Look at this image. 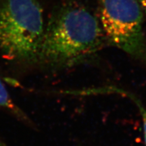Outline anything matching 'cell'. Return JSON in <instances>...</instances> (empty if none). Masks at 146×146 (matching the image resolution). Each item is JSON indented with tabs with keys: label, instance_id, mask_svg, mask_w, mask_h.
<instances>
[{
	"label": "cell",
	"instance_id": "6da1fadb",
	"mask_svg": "<svg viewBox=\"0 0 146 146\" xmlns=\"http://www.w3.org/2000/svg\"><path fill=\"white\" fill-rule=\"evenodd\" d=\"M107 43L98 18L81 5H66L45 27L36 63L70 68L91 60Z\"/></svg>",
	"mask_w": 146,
	"mask_h": 146
},
{
	"label": "cell",
	"instance_id": "7a4b0ae2",
	"mask_svg": "<svg viewBox=\"0 0 146 146\" xmlns=\"http://www.w3.org/2000/svg\"><path fill=\"white\" fill-rule=\"evenodd\" d=\"M45 29L37 0H0V52L5 58L36 63Z\"/></svg>",
	"mask_w": 146,
	"mask_h": 146
},
{
	"label": "cell",
	"instance_id": "3957f363",
	"mask_svg": "<svg viewBox=\"0 0 146 146\" xmlns=\"http://www.w3.org/2000/svg\"><path fill=\"white\" fill-rule=\"evenodd\" d=\"M99 22L107 43L146 65V38L138 0H98Z\"/></svg>",
	"mask_w": 146,
	"mask_h": 146
},
{
	"label": "cell",
	"instance_id": "277c9868",
	"mask_svg": "<svg viewBox=\"0 0 146 146\" xmlns=\"http://www.w3.org/2000/svg\"><path fill=\"white\" fill-rule=\"evenodd\" d=\"M85 94L86 95L116 94L130 100L137 108L138 112L141 117L144 143H145V145L146 146V106L143 104L141 100L139 98V97L130 92V91L125 90V89L112 86L86 89H85Z\"/></svg>",
	"mask_w": 146,
	"mask_h": 146
},
{
	"label": "cell",
	"instance_id": "5b68a950",
	"mask_svg": "<svg viewBox=\"0 0 146 146\" xmlns=\"http://www.w3.org/2000/svg\"><path fill=\"white\" fill-rule=\"evenodd\" d=\"M0 109L3 110L25 123L30 122L28 116L17 105L10 96L6 85L0 76Z\"/></svg>",
	"mask_w": 146,
	"mask_h": 146
},
{
	"label": "cell",
	"instance_id": "8992f818",
	"mask_svg": "<svg viewBox=\"0 0 146 146\" xmlns=\"http://www.w3.org/2000/svg\"><path fill=\"white\" fill-rule=\"evenodd\" d=\"M138 1L141 5V8L146 12V0H138Z\"/></svg>",
	"mask_w": 146,
	"mask_h": 146
}]
</instances>
